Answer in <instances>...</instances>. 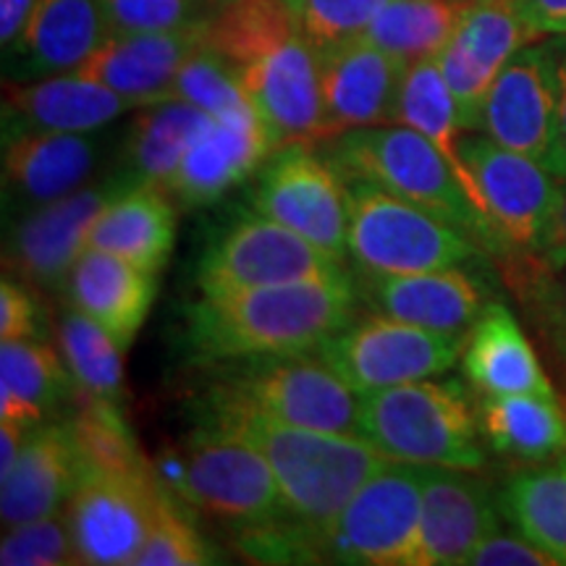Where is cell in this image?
I'll list each match as a JSON object with an SVG mask.
<instances>
[{
  "mask_svg": "<svg viewBox=\"0 0 566 566\" xmlns=\"http://www.w3.org/2000/svg\"><path fill=\"white\" fill-rule=\"evenodd\" d=\"M480 430L495 454L541 464L566 454V407L556 394L485 396Z\"/></svg>",
  "mask_w": 566,
  "mask_h": 566,
  "instance_id": "f546056e",
  "label": "cell"
},
{
  "mask_svg": "<svg viewBox=\"0 0 566 566\" xmlns=\"http://www.w3.org/2000/svg\"><path fill=\"white\" fill-rule=\"evenodd\" d=\"M394 124L412 126L446 155V160L454 166L459 181L478 202L475 184L467 174L462 158H459V139H462V122H459V108L454 95H451L449 82L443 80V71L436 59L409 63L401 76L399 101H396ZM480 208V202H478ZM483 210V208H480ZM488 218V216H485ZM491 221V218H488Z\"/></svg>",
  "mask_w": 566,
  "mask_h": 566,
  "instance_id": "e575fe53",
  "label": "cell"
},
{
  "mask_svg": "<svg viewBox=\"0 0 566 566\" xmlns=\"http://www.w3.org/2000/svg\"><path fill=\"white\" fill-rule=\"evenodd\" d=\"M501 516L499 495L472 470L424 467L415 566L467 564L478 543L501 530Z\"/></svg>",
  "mask_w": 566,
  "mask_h": 566,
  "instance_id": "d6986e66",
  "label": "cell"
},
{
  "mask_svg": "<svg viewBox=\"0 0 566 566\" xmlns=\"http://www.w3.org/2000/svg\"><path fill=\"white\" fill-rule=\"evenodd\" d=\"M541 38L522 19L514 0H470L457 32L438 55L464 132H478L495 76L516 51Z\"/></svg>",
  "mask_w": 566,
  "mask_h": 566,
  "instance_id": "9a60e30c",
  "label": "cell"
},
{
  "mask_svg": "<svg viewBox=\"0 0 566 566\" xmlns=\"http://www.w3.org/2000/svg\"><path fill=\"white\" fill-rule=\"evenodd\" d=\"M34 6H38V0H0V42H3L6 53L17 45Z\"/></svg>",
  "mask_w": 566,
  "mask_h": 566,
  "instance_id": "681fc988",
  "label": "cell"
},
{
  "mask_svg": "<svg viewBox=\"0 0 566 566\" xmlns=\"http://www.w3.org/2000/svg\"><path fill=\"white\" fill-rule=\"evenodd\" d=\"M346 275L344 260L252 208L237 212L197 260V289L202 294Z\"/></svg>",
  "mask_w": 566,
  "mask_h": 566,
  "instance_id": "ba28073f",
  "label": "cell"
},
{
  "mask_svg": "<svg viewBox=\"0 0 566 566\" xmlns=\"http://www.w3.org/2000/svg\"><path fill=\"white\" fill-rule=\"evenodd\" d=\"M34 428H38V424H34ZM30 430L32 428H24V424L0 420V480L9 475L13 464H17Z\"/></svg>",
  "mask_w": 566,
  "mask_h": 566,
  "instance_id": "816d5d0a",
  "label": "cell"
},
{
  "mask_svg": "<svg viewBox=\"0 0 566 566\" xmlns=\"http://www.w3.org/2000/svg\"><path fill=\"white\" fill-rule=\"evenodd\" d=\"M111 34L103 0H38L24 32L11 48L19 76H42L76 71Z\"/></svg>",
  "mask_w": 566,
  "mask_h": 566,
  "instance_id": "4316f807",
  "label": "cell"
},
{
  "mask_svg": "<svg viewBox=\"0 0 566 566\" xmlns=\"http://www.w3.org/2000/svg\"><path fill=\"white\" fill-rule=\"evenodd\" d=\"M3 566H63L80 564L66 514L55 512L42 520L9 527L0 543Z\"/></svg>",
  "mask_w": 566,
  "mask_h": 566,
  "instance_id": "7bdbcfd3",
  "label": "cell"
},
{
  "mask_svg": "<svg viewBox=\"0 0 566 566\" xmlns=\"http://www.w3.org/2000/svg\"><path fill=\"white\" fill-rule=\"evenodd\" d=\"M87 464L66 422L38 424L27 436L13 470L0 480V514L3 527L42 520L63 512L71 493L82 483Z\"/></svg>",
  "mask_w": 566,
  "mask_h": 566,
  "instance_id": "603a6c76",
  "label": "cell"
},
{
  "mask_svg": "<svg viewBox=\"0 0 566 566\" xmlns=\"http://www.w3.org/2000/svg\"><path fill=\"white\" fill-rule=\"evenodd\" d=\"M354 281L373 313L441 334H464L485 307L483 283L464 268L409 275L359 271Z\"/></svg>",
  "mask_w": 566,
  "mask_h": 566,
  "instance_id": "7402d4cb",
  "label": "cell"
},
{
  "mask_svg": "<svg viewBox=\"0 0 566 566\" xmlns=\"http://www.w3.org/2000/svg\"><path fill=\"white\" fill-rule=\"evenodd\" d=\"M200 428L250 441L271 464L283 514L328 541L346 504L388 462L357 433L294 428L254 409L208 396Z\"/></svg>",
  "mask_w": 566,
  "mask_h": 566,
  "instance_id": "7a4b0ae2",
  "label": "cell"
},
{
  "mask_svg": "<svg viewBox=\"0 0 566 566\" xmlns=\"http://www.w3.org/2000/svg\"><path fill=\"white\" fill-rule=\"evenodd\" d=\"M155 275L118 254L87 247L71 268L66 296L71 307L103 325L126 352L155 302Z\"/></svg>",
  "mask_w": 566,
  "mask_h": 566,
  "instance_id": "484cf974",
  "label": "cell"
},
{
  "mask_svg": "<svg viewBox=\"0 0 566 566\" xmlns=\"http://www.w3.org/2000/svg\"><path fill=\"white\" fill-rule=\"evenodd\" d=\"M59 346L71 375H74L76 388L122 407L124 349L103 325H97L92 317L71 307L61 315Z\"/></svg>",
  "mask_w": 566,
  "mask_h": 566,
  "instance_id": "8d00e7d4",
  "label": "cell"
},
{
  "mask_svg": "<svg viewBox=\"0 0 566 566\" xmlns=\"http://www.w3.org/2000/svg\"><path fill=\"white\" fill-rule=\"evenodd\" d=\"M537 34H566V0H514Z\"/></svg>",
  "mask_w": 566,
  "mask_h": 566,
  "instance_id": "c3c4849f",
  "label": "cell"
},
{
  "mask_svg": "<svg viewBox=\"0 0 566 566\" xmlns=\"http://www.w3.org/2000/svg\"><path fill=\"white\" fill-rule=\"evenodd\" d=\"M250 208L334 258H349L346 179L307 142H292L268 155L252 176Z\"/></svg>",
  "mask_w": 566,
  "mask_h": 566,
  "instance_id": "30bf717a",
  "label": "cell"
},
{
  "mask_svg": "<svg viewBox=\"0 0 566 566\" xmlns=\"http://www.w3.org/2000/svg\"><path fill=\"white\" fill-rule=\"evenodd\" d=\"M202 45L205 21L174 32H111L74 74L145 108L171 97L176 74Z\"/></svg>",
  "mask_w": 566,
  "mask_h": 566,
  "instance_id": "ffe728a7",
  "label": "cell"
},
{
  "mask_svg": "<svg viewBox=\"0 0 566 566\" xmlns=\"http://www.w3.org/2000/svg\"><path fill=\"white\" fill-rule=\"evenodd\" d=\"M317 147L344 179L378 184L401 200L420 205L446 223L457 226L495 258L509 254L506 242L459 181L454 166L412 126H363L325 139Z\"/></svg>",
  "mask_w": 566,
  "mask_h": 566,
  "instance_id": "3957f363",
  "label": "cell"
},
{
  "mask_svg": "<svg viewBox=\"0 0 566 566\" xmlns=\"http://www.w3.org/2000/svg\"><path fill=\"white\" fill-rule=\"evenodd\" d=\"M168 101H184L212 118H237L258 113L247 97L237 69L223 55L210 51L208 45L197 48L189 55L176 74Z\"/></svg>",
  "mask_w": 566,
  "mask_h": 566,
  "instance_id": "ab89813d",
  "label": "cell"
},
{
  "mask_svg": "<svg viewBox=\"0 0 566 566\" xmlns=\"http://www.w3.org/2000/svg\"><path fill=\"white\" fill-rule=\"evenodd\" d=\"M470 0H388L365 40L399 59L405 66L417 61L438 59Z\"/></svg>",
  "mask_w": 566,
  "mask_h": 566,
  "instance_id": "d590c367",
  "label": "cell"
},
{
  "mask_svg": "<svg viewBox=\"0 0 566 566\" xmlns=\"http://www.w3.org/2000/svg\"><path fill=\"white\" fill-rule=\"evenodd\" d=\"M501 265L537 334L566 363V265L546 268L530 252L506 254Z\"/></svg>",
  "mask_w": 566,
  "mask_h": 566,
  "instance_id": "f35d334b",
  "label": "cell"
},
{
  "mask_svg": "<svg viewBox=\"0 0 566 566\" xmlns=\"http://www.w3.org/2000/svg\"><path fill=\"white\" fill-rule=\"evenodd\" d=\"M467 566H558V562L541 546L530 543L525 535L495 530L493 535L478 543L467 558Z\"/></svg>",
  "mask_w": 566,
  "mask_h": 566,
  "instance_id": "bcb514c9",
  "label": "cell"
},
{
  "mask_svg": "<svg viewBox=\"0 0 566 566\" xmlns=\"http://www.w3.org/2000/svg\"><path fill=\"white\" fill-rule=\"evenodd\" d=\"M132 176L118 168L103 184L82 187L61 200L27 210L6 242V271L40 292H66L76 260L87 250L92 223L108 205L134 187Z\"/></svg>",
  "mask_w": 566,
  "mask_h": 566,
  "instance_id": "5bb4252c",
  "label": "cell"
},
{
  "mask_svg": "<svg viewBox=\"0 0 566 566\" xmlns=\"http://www.w3.org/2000/svg\"><path fill=\"white\" fill-rule=\"evenodd\" d=\"M250 103L271 132L275 150L292 142L317 145L323 134V97L317 51L302 34L263 59L237 69Z\"/></svg>",
  "mask_w": 566,
  "mask_h": 566,
  "instance_id": "ac0fdd59",
  "label": "cell"
},
{
  "mask_svg": "<svg viewBox=\"0 0 566 566\" xmlns=\"http://www.w3.org/2000/svg\"><path fill=\"white\" fill-rule=\"evenodd\" d=\"M208 113L184 101L145 105L126 132L122 171L137 184L168 189L189 145L210 124Z\"/></svg>",
  "mask_w": 566,
  "mask_h": 566,
  "instance_id": "1f68e13d",
  "label": "cell"
},
{
  "mask_svg": "<svg viewBox=\"0 0 566 566\" xmlns=\"http://www.w3.org/2000/svg\"><path fill=\"white\" fill-rule=\"evenodd\" d=\"M537 263H543L546 268H562L566 265V192L562 200V208H558L554 226H551L546 242L537 247L535 252H530Z\"/></svg>",
  "mask_w": 566,
  "mask_h": 566,
  "instance_id": "f907efd6",
  "label": "cell"
},
{
  "mask_svg": "<svg viewBox=\"0 0 566 566\" xmlns=\"http://www.w3.org/2000/svg\"><path fill=\"white\" fill-rule=\"evenodd\" d=\"M296 34L292 0H221L205 21V45L233 69L263 59Z\"/></svg>",
  "mask_w": 566,
  "mask_h": 566,
  "instance_id": "836d02e7",
  "label": "cell"
},
{
  "mask_svg": "<svg viewBox=\"0 0 566 566\" xmlns=\"http://www.w3.org/2000/svg\"><path fill=\"white\" fill-rule=\"evenodd\" d=\"M352 275L202 294L187 307V346L202 363L315 352L357 317Z\"/></svg>",
  "mask_w": 566,
  "mask_h": 566,
  "instance_id": "6da1fadb",
  "label": "cell"
},
{
  "mask_svg": "<svg viewBox=\"0 0 566 566\" xmlns=\"http://www.w3.org/2000/svg\"><path fill=\"white\" fill-rule=\"evenodd\" d=\"M42 334L40 304L19 279L3 275L0 283V342H21Z\"/></svg>",
  "mask_w": 566,
  "mask_h": 566,
  "instance_id": "f6af8a7d",
  "label": "cell"
},
{
  "mask_svg": "<svg viewBox=\"0 0 566 566\" xmlns=\"http://www.w3.org/2000/svg\"><path fill=\"white\" fill-rule=\"evenodd\" d=\"M101 158V142L74 132L3 134V192L34 210L84 187Z\"/></svg>",
  "mask_w": 566,
  "mask_h": 566,
  "instance_id": "cb8c5ba5",
  "label": "cell"
},
{
  "mask_svg": "<svg viewBox=\"0 0 566 566\" xmlns=\"http://www.w3.org/2000/svg\"><path fill=\"white\" fill-rule=\"evenodd\" d=\"M349 258L363 273L409 275L464 268L483 247L420 205L365 179H346Z\"/></svg>",
  "mask_w": 566,
  "mask_h": 566,
  "instance_id": "5b68a950",
  "label": "cell"
},
{
  "mask_svg": "<svg viewBox=\"0 0 566 566\" xmlns=\"http://www.w3.org/2000/svg\"><path fill=\"white\" fill-rule=\"evenodd\" d=\"M551 59H554L556 74V142L551 155L548 171L564 184L566 189V34H558L548 42Z\"/></svg>",
  "mask_w": 566,
  "mask_h": 566,
  "instance_id": "7dc6e473",
  "label": "cell"
},
{
  "mask_svg": "<svg viewBox=\"0 0 566 566\" xmlns=\"http://www.w3.org/2000/svg\"><path fill=\"white\" fill-rule=\"evenodd\" d=\"M76 391L66 359L40 338L0 346V420L34 428Z\"/></svg>",
  "mask_w": 566,
  "mask_h": 566,
  "instance_id": "4dcf8cb0",
  "label": "cell"
},
{
  "mask_svg": "<svg viewBox=\"0 0 566 566\" xmlns=\"http://www.w3.org/2000/svg\"><path fill=\"white\" fill-rule=\"evenodd\" d=\"M564 407H566V405H564Z\"/></svg>",
  "mask_w": 566,
  "mask_h": 566,
  "instance_id": "f5cc1de1",
  "label": "cell"
},
{
  "mask_svg": "<svg viewBox=\"0 0 566 566\" xmlns=\"http://www.w3.org/2000/svg\"><path fill=\"white\" fill-rule=\"evenodd\" d=\"M357 436L380 454L420 467L480 470V417L459 380H412L359 396Z\"/></svg>",
  "mask_w": 566,
  "mask_h": 566,
  "instance_id": "277c9868",
  "label": "cell"
},
{
  "mask_svg": "<svg viewBox=\"0 0 566 566\" xmlns=\"http://www.w3.org/2000/svg\"><path fill=\"white\" fill-rule=\"evenodd\" d=\"M388 0H292L300 34L317 53L365 38Z\"/></svg>",
  "mask_w": 566,
  "mask_h": 566,
  "instance_id": "60d3db41",
  "label": "cell"
},
{
  "mask_svg": "<svg viewBox=\"0 0 566 566\" xmlns=\"http://www.w3.org/2000/svg\"><path fill=\"white\" fill-rule=\"evenodd\" d=\"M459 158L509 254L535 252L546 242L566 189L543 163L506 150L483 132L462 134Z\"/></svg>",
  "mask_w": 566,
  "mask_h": 566,
  "instance_id": "7c38bea8",
  "label": "cell"
},
{
  "mask_svg": "<svg viewBox=\"0 0 566 566\" xmlns=\"http://www.w3.org/2000/svg\"><path fill=\"white\" fill-rule=\"evenodd\" d=\"M405 69L399 59L365 38L317 53L323 97L321 142L363 126L394 124Z\"/></svg>",
  "mask_w": 566,
  "mask_h": 566,
  "instance_id": "e0dca14e",
  "label": "cell"
},
{
  "mask_svg": "<svg viewBox=\"0 0 566 566\" xmlns=\"http://www.w3.org/2000/svg\"><path fill=\"white\" fill-rule=\"evenodd\" d=\"M221 0H103L111 32H174L208 21Z\"/></svg>",
  "mask_w": 566,
  "mask_h": 566,
  "instance_id": "ee69618b",
  "label": "cell"
},
{
  "mask_svg": "<svg viewBox=\"0 0 566 566\" xmlns=\"http://www.w3.org/2000/svg\"><path fill=\"white\" fill-rule=\"evenodd\" d=\"M176 242V200L153 184H134L92 223L87 247L158 273Z\"/></svg>",
  "mask_w": 566,
  "mask_h": 566,
  "instance_id": "f1b7e54d",
  "label": "cell"
},
{
  "mask_svg": "<svg viewBox=\"0 0 566 566\" xmlns=\"http://www.w3.org/2000/svg\"><path fill=\"white\" fill-rule=\"evenodd\" d=\"M210 386L212 399L254 409L294 428L357 433L359 399L313 352L233 359Z\"/></svg>",
  "mask_w": 566,
  "mask_h": 566,
  "instance_id": "8992f818",
  "label": "cell"
},
{
  "mask_svg": "<svg viewBox=\"0 0 566 566\" xmlns=\"http://www.w3.org/2000/svg\"><path fill=\"white\" fill-rule=\"evenodd\" d=\"M76 409L69 417L76 443L87 470L105 472H137L147 470L150 462L142 457L129 424L124 422L122 407L101 396L76 388Z\"/></svg>",
  "mask_w": 566,
  "mask_h": 566,
  "instance_id": "74e56055",
  "label": "cell"
},
{
  "mask_svg": "<svg viewBox=\"0 0 566 566\" xmlns=\"http://www.w3.org/2000/svg\"><path fill=\"white\" fill-rule=\"evenodd\" d=\"M424 467L388 462L346 504L325 541V562L415 566Z\"/></svg>",
  "mask_w": 566,
  "mask_h": 566,
  "instance_id": "8fae6325",
  "label": "cell"
},
{
  "mask_svg": "<svg viewBox=\"0 0 566 566\" xmlns=\"http://www.w3.org/2000/svg\"><path fill=\"white\" fill-rule=\"evenodd\" d=\"M153 467L184 504L218 520L252 525L283 514L271 464L239 436L200 428L187 449Z\"/></svg>",
  "mask_w": 566,
  "mask_h": 566,
  "instance_id": "52a82bcc",
  "label": "cell"
},
{
  "mask_svg": "<svg viewBox=\"0 0 566 566\" xmlns=\"http://www.w3.org/2000/svg\"><path fill=\"white\" fill-rule=\"evenodd\" d=\"M139 108L103 84L80 74L42 76L40 82L6 84L3 134L11 132H74L90 134Z\"/></svg>",
  "mask_w": 566,
  "mask_h": 566,
  "instance_id": "d4e9b609",
  "label": "cell"
},
{
  "mask_svg": "<svg viewBox=\"0 0 566 566\" xmlns=\"http://www.w3.org/2000/svg\"><path fill=\"white\" fill-rule=\"evenodd\" d=\"M462 367L485 396L554 394L530 338L504 304H485L464 338Z\"/></svg>",
  "mask_w": 566,
  "mask_h": 566,
  "instance_id": "83f0119b",
  "label": "cell"
},
{
  "mask_svg": "<svg viewBox=\"0 0 566 566\" xmlns=\"http://www.w3.org/2000/svg\"><path fill=\"white\" fill-rule=\"evenodd\" d=\"M464 334H441L373 313L354 317L315 354L357 396L433 378L462 357Z\"/></svg>",
  "mask_w": 566,
  "mask_h": 566,
  "instance_id": "9c48e42d",
  "label": "cell"
},
{
  "mask_svg": "<svg viewBox=\"0 0 566 566\" xmlns=\"http://www.w3.org/2000/svg\"><path fill=\"white\" fill-rule=\"evenodd\" d=\"M499 506L516 533L566 566V454L509 478Z\"/></svg>",
  "mask_w": 566,
  "mask_h": 566,
  "instance_id": "d6a6232c",
  "label": "cell"
},
{
  "mask_svg": "<svg viewBox=\"0 0 566 566\" xmlns=\"http://www.w3.org/2000/svg\"><path fill=\"white\" fill-rule=\"evenodd\" d=\"M168 493L153 464L137 472H84L63 506L80 564H134Z\"/></svg>",
  "mask_w": 566,
  "mask_h": 566,
  "instance_id": "4fadbf2b",
  "label": "cell"
},
{
  "mask_svg": "<svg viewBox=\"0 0 566 566\" xmlns=\"http://www.w3.org/2000/svg\"><path fill=\"white\" fill-rule=\"evenodd\" d=\"M218 558L208 546V541L195 527L192 516L184 514L179 495L174 491L163 501L155 525L147 535L139 556L134 558L137 566H202L216 564Z\"/></svg>",
  "mask_w": 566,
  "mask_h": 566,
  "instance_id": "b9f144b4",
  "label": "cell"
},
{
  "mask_svg": "<svg viewBox=\"0 0 566 566\" xmlns=\"http://www.w3.org/2000/svg\"><path fill=\"white\" fill-rule=\"evenodd\" d=\"M275 142L258 113L237 118H210L189 145L166 192L181 208L218 202L237 184L252 179Z\"/></svg>",
  "mask_w": 566,
  "mask_h": 566,
  "instance_id": "44dd1931",
  "label": "cell"
},
{
  "mask_svg": "<svg viewBox=\"0 0 566 566\" xmlns=\"http://www.w3.org/2000/svg\"><path fill=\"white\" fill-rule=\"evenodd\" d=\"M478 132L548 168L556 142V74L548 42L525 45L506 61L488 92Z\"/></svg>",
  "mask_w": 566,
  "mask_h": 566,
  "instance_id": "2e32d148",
  "label": "cell"
}]
</instances>
